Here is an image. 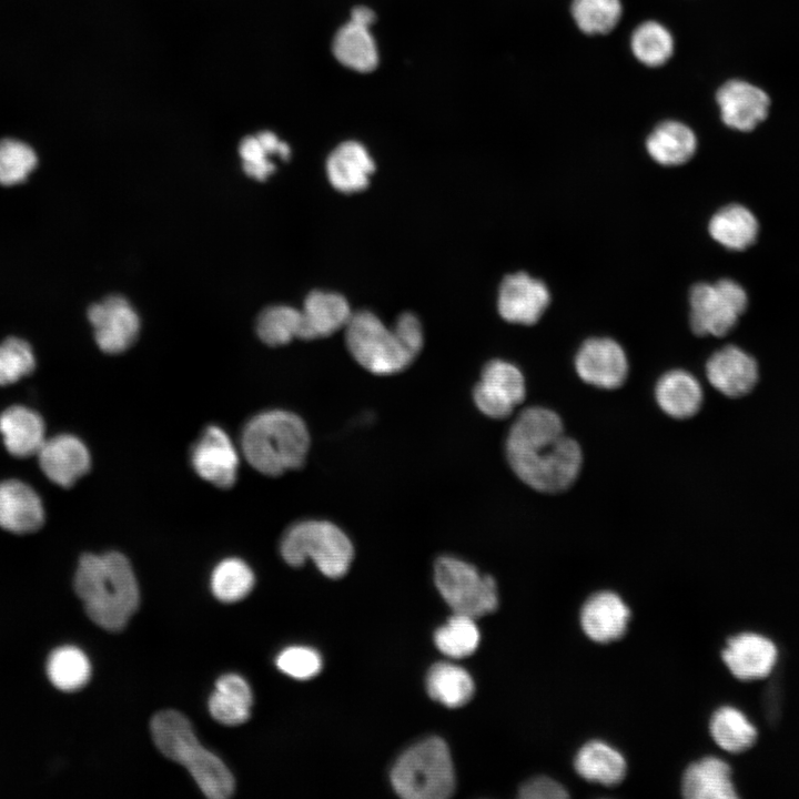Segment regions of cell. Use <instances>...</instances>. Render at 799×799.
<instances>
[{
  "mask_svg": "<svg viewBox=\"0 0 799 799\" xmlns=\"http://www.w3.org/2000/svg\"><path fill=\"white\" fill-rule=\"evenodd\" d=\"M506 457L515 475L530 488L560 493L577 479L583 452L564 432L559 415L532 406L519 413L506 438Z\"/></svg>",
  "mask_w": 799,
  "mask_h": 799,
  "instance_id": "1",
  "label": "cell"
},
{
  "mask_svg": "<svg viewBox=\"0 0 799 799\" xmlns=\"http://www.w3.org/2000/svg\"><path fill=\"white\" fill-rule=\"evenodd\" d=\"M74 589L90 619L111 631L127 625L140 601L133 569L117 552L83 555L74 575Z\"/></svg>",
  "mask_w": 799,
  "mask_h": 799,
  "instance_id": "2",
  "label": "cell"
},
{
  "mask_svg": "<svg viewBox=\"0 0 799 799\" xmlns=\"http://www.w3.org/2000/svg\"><path fill=\"white\" fill-rule=\"evenodd\" d=\"M241 447L244 457L256 471L277 476L303 465L310 448V434L299 415L271 409L246 423Z\"/></svg>",
  "mask_w": 799,
  "mask_h": 799,
  "instance_id": "3",
  "label": "cell"
},
{
  "mask_svg": "<svg viewBox=\"0 0 799 799\" xmlns=\"http://www.w3.org/2000/svg\"><path fill=\"white\" fill-rule=\"evenodd\" d=\"M151 734L158 749L183 765L202 792L211 799H225L234 790V779L223 761L198 741L188 718L175 710L153 716Z\"/></svg>",
  "mask_w": 799,
  "mask_h": 799,
  "instance_id": "4",
  "label": "cell"
},
{
  "mask_svg": "<svg viewBox=\"0 0 799 799\" xmlns=\"http://www.w3.org/2000/svg\"><path fill=\"white\" fill-rule=\"evenodd\" d=\"M394 790L406 799H444L455 790L449 750L437 737L406 750L391 773Z\"/></svg>",
  "mask_w": 799,
  "mask_h": 799,
  "instance_id": "5",
  "label": "cell"
},
{
  "mask_svg": "<svg viewBox=\"0 0 799 799\" xmlns=\"http://www.w3.org/2000/svg\"><path fill=\"white\" fill-rule=\"evenodd\" d=\"M280 552L294 567L311 558L331 578L345 575L354 556L352 542L344 530L322 519H305L290 526L282 537Z\"/></svg>",
  "mask_w": 799,
  "mask_h": 799,
  "instance_id": "6",
  "label": "cell"
},
{
  "mask_svg": "<svg viewBox=\"0 0 799 799\" xmlns=\"http://www.w3.org/2000/svg\"><path fill=\"white\" fill-rule=\"evenodd\" d=\"M345 328V343L353 358L376 375L404 371L415 355L405 345L395 327H387L367 310L352 314Z\"/></svg>",
  "mask_w": 799,
  "mask_h": 799,
  "instance_id": "7",
  "label": "cell"
},
{
  "mask_svg": "<svg viewBox=\"0 0 799 799\" xmlns=\"http://www.w3.org/2000/svg\"><path fill=\"white\" fill-rule=\"evenodd\" d=\"M434 578L438 591L455 614L474 619L497 607L495 580L462 559L451 556L438 558Z\"/></svg>",
  "mask_w": 799,
  "mask_h": 799,
  "instance_id": "8",
  "label": "cell"
},
{
  "mask_svg": "<svg viewBox=\"0 0 799 799\" xmlns=\"http://www.w3.org/2000/svg\"><path fill=\"white\" fill-rule=\"evenodd\" d=\"M747 293L737 282L722 279L698 283L689 292V322L697 335H726L747 307Z\"/></svg>",
  "mask_w": 799,
  "mask_h": 799,
  "instance_id": "9",
  "label": "cell"
},
{
  "mask_svg": "<svg viewBox=\"0 0 799 799\" xmlns=\"http://www.w3.org/2000/svg\"><path fill=\"white\" fill-rule=\"evenodd\" d=\"M526 394L520 370L504 360L489 361L482 370L481 380L473 391L476 407L492 418L508 417Z\"/></svg>",
  "mask_w": 799,
  "mask_h": 799,
  "instance_id": "10",
  "label": "cell"
},
{
  "mask_svg": "<svg viewBox=\"0 0 799 799\" xmlns=\"http://www.w3.org/2000/svg\"><path fill=\"white\" fill-rule=\"evenodd\" d=\"M94 340L104 353L118 354L130 347L140 331V318L127 299L110 295L88 310Z\"/></svg>",
  "mask_w": 799,
  "mask_h": 799,
  "instance_id": "11",
  "label": "cell"
},
{
  "mask_svg": "<svg viewBox=\"0 0 799 799\" xmlns=\"http://www.w3.org/2000/svg\"><path fill=\"white\" fill-rule=\"evenodd\" d=\"M574 364L581 381L601 390L620 387L629 370L624 348L609 337L586 340L578 348Z\"/></svg>",
  "mask_w": 799,
  "mask_h": 799,
  "instance_id": "12",
  "label": "cell"
},
{
  "mask_svg": "<svg viewBox=\"0 0 799 799\" xmlns=\"http://www.w3.org/2000/svg\"><path fill=\"white\" fill-rule=\"evenodd\" d=\"M195 473L219 488L231 487L239 471V454L229 435L219 426L206 427L192 447Z\"/></svg>",
  "mask_w": 799,
  "mask_h": 799,
  "instance_id": "13",
  "label": "cell"
},
{
  "mask_svg": "<svg viewBox=\"0 0 799 799\" xmlns=\"http://www.w3.org/2000/svg\"><path fill=\"white\" fill-rule=\"evenodd\" d=\"M549 302L546 284L525 272L506 275L498 290V313L510 323L535 324Z\"/></svg>",
  "mask_w": 799,
  "mask_h": 799,
  "instance_id": "14",
  "label": "cell"
},
{
  "mask_svg": "<svg viewBox=\"0 0 799 799\" xmlns=\"http://www.w3.org/2000/svg\"><path fill=\"white\" fill-rule=\"evenodd\" d=\"M37 454L43 474L62 487L72 486L90 469L88 447L71 434H60L45 439Z\"/></svg>",
  "mask_w": 799,
  "mask_h": 799,
  "instance_id": "15",
  "label": "cell"
},
{
  "mask_svg": "<svg viewBox=\"0 0 799 799\" xmlns=\"http://www.w3.org/2000/svg\"><path fill=\"white\" fill-rule=\"evenodd\" d=\"M709 383L729 397L748 394L758 380V366L754 357L735 345L715 352L706 363Z\"/></svg>",
  "mask_w": 799,
  "mask_h": 799,
  "instance_id": "16",
  "label": "cell"
},
{
  "mask_svg": "<svg viewBox=\"0 0 799 799\" xmlns=\"http://www.w3.org/2000/svg\"><path fill=\"white\" fill-rule=\"evenodd\" d=\"M724 123L739 131H751L763 121L769 98L759 88L741 80L726 82L717 92Z\"/></svg>",
  "mask_w": 799,
  "mask_h": 799,
  "instance_id": "17",
  "label": "cell"
},
{
  "mask_svg": "<svg viewBox=\"0 0 799 799\" xmlns=\"http://www.w3.org/2000/svg\"><path fill=\"white\" fill-rule=\"evenodd\" d=\"M777 655V648L771 640L754 633L729 638L722 650L726 666L740 680L767 677L773 669Z\"/></svg>",
  "mask_w": 799,
  "mask_h": 799,
  "instance_id": "18",
  "label": "cell"
},
{
  "mask_svg": "<svg viewBox=\"0 0 799 799\" xmlns=\"http://www.w3.org/2000/svg\"><path fill=\"white\" fill-rule=\"evenodd\" d=\"M44 522V508L36 490L18 479L0 483V526L14 534L38 530Z\"/></svg>",
  "mask_w": 799,
  "mask_h": 799,
  "instance_id": "19",
  "label": "cell"
},
{
  "mask_svg": "<svg viewBox=\"0 0 799 799\" xmlns=\"http://www.w3.org/2000/svg\"><path fill=\"white\" fill-rule=\"evenodd\" d=\"M629 617L630 610L625 601L616 593L605 590L585 601L580 625L591 640L609 643L625 634Z\"/></svg>",
  "mask_w": 799,
  "mask_h": 799,
  "instance_id": "20",
  "label": "cell"
},
{
  "mask_svg": "<svg viewBox=\"0 0 799 799\" xmlns=\"http://www.w3.org/2000/svg\"><path fill=\"white\" fill-rule=\"evenodd\" d=\"M374 170L373 159L366 148L357 141L342 142L326 160L328 181L343 193H353L365 189Z\"/></svg>",
  "mask_w": 799,
  "mask_h": 799,
  "instance_id": "21",
  "label": "cell"
},
{
  "mask_svg": "<svg viewBox=\"0 0 799 799\" xmlns=\"http://www.w3.org/2000/svg\"><path fill=\"white\" fill-rule=\"evenodd\" d=\"M44 423L33 409L14 405L0 414V434L7 451L16 457L37 454L45 441Z\"/></svg>",
  "mask_w": 799,
  "mask_h": 799,
  "instance_id": "22",
  "label": "cell"
},
{
  "mask_svg": "<svg viewBox=\"0 0 799 799\" xmlns=\"http://www.w3.org/2000/svg\"><path fill=\"white\" fill-rule=\"evenodd\" d=\"M655 398L660 409L677 419L692 417L701 407L702 388L698 380L684 370L665 373L656 383Z\"/></svg>",
  "mask_w": 799,
  "mask_h": 799,
  "instance_id": "23",
  "label": "cell"
},
{
  "mask_svg": "<svg viewBox=\"0 0 799 799\" xmlns=\"http://www.w3.org/2000/svg\"><path fill=\"white\" fill-rule=\"evenodd\" d=\"M305 340L326 337L344 328L352 311L344 296L335 292L312 291L303 305Z\"/></svg>",
  "mask_w": 799,
  "mask_h": 799,
  "instance_id": "24",
  "label": "cell"
},
{
  "mask_svg": "<svg viewBox=\"0 0 799 799\" xmlns=\"http://www.w3.org/2000/svg\"><path fill=\"white\" fill-rule=\"evenodd\" d=\"M730 767L721 759L706 757L692 762L682 777V795L689 799H732L736 791Z\"/></svg>",
  "mask_w": 799,
  "mask_h": 799,
  "instance_id": "25",
  "label": "cell"
},
{
  "mask_svg": "<svg viewBox=\"0 0 799 799\" xmlns=\"http://www.w3.org/2000/svg\"><path fill=\"white\" fill-rule=\"evenodd\" d=\"M646 149L650 158L661 165H680L692 158L697 149V139L686 124L665 121L650 132L646 140Z\"/></svg>",
  "mask_w": 799,
  "mask_h": 799,
  "instance_id": "26",
  "label": "cell"
},
{
  "mask_svg": "<svg viewBox=\"0 0 799 799\" xmlns=\"http://www.w3.org/2000/svg\"><path fill=\"white\" fill-rule=\"evenodd\" d=\"M252 701L247 682L239 675L226 674L215 684V690L209 699V710L216 721L235 726L249 719Z\"/></svg>",
  "mask_w": 799,
  "mask_h": 799,
  "instance_id": "27",
  "label": "cell"
},
{
  "mask_svg": "<svg viewBox=\"0 0 799 799\" xmlns=\"http://www.w3.org/2000/svg\"><path fill=\"white\" fill-rule=\"evenodd\" d=\"M575 769L584 779L611 786L626 775V760L614 747L600 740L585 744L575 758Z\"/></svg>",
  "mask_w": 799,
  "mask_h": 799,
  "instance_id": "28",
  "label": "cell"
},
{
  "mask_svg": "<svg viewBox=\"0 0 799 799\" xmlns=\"http://www.w3.org/2000/svg\"><path fill=\"white\" fill-rule=\"evenodd\" d=\"M711 237L729 250H745L757 239L759 226L755 215L740 204H730L710 219Z\"/></svg>",
  "mask_w": 799,
  "mask_h": 799,
  "instance_id": "29",
  "label": "cell"
},
{
  "mask_svg": "<svg viewBox=\"0 0 799 799\" xmlns=\"http://www.w3.org/2000/svg\"><path fill=\"white\" fill-rule=\"evenodd\" d=\"M368 28L350 20L336 32L333 53L338 62L360 72H368L376 67L378 54Z\"/></svg>",
  "mask_w": 799,
  "mask_h": 799,
  "instance_id": "30",
  "label": "cell"
},
{
  "mask_svg": "<svg viewBox=\"0 0 799 799\" xmlns=\"http://www.w3.org/2000/svg\"><path fill=\"white\" fill-rule=\"evenodd\" d=\"M428 695L441 704L456 708L465 705L474 694V681L463 668L439 663L434 665L427 675Z\"/></svg>",
  "mask_w": 799,
  "mask_h": 799,
  "instance_id": "31",
  "label": "cell"
},
{
  "mask_svg": "<svg viewBox=\"0 0 799 799\" xmlns=\"http://www.w3.org/2000/svg\"><path fill=\"white\" fill-rule=\"evenodd\" d=\"M256 333L271 346L284 345L294 338L305 340L303 313L289 305L267 306L257 316Z\"/></svg>",
  "mask_w": 799,
  "mask_h": 799,
  "instance_id": "32",
  "label": "cell"
},
{
  "mask_svg": "<svg viewBox=\"0 0 799 799\" xmlns=\"http://www.w3.org/2000/svg\"><path fill=\"white\" fill-rule=\"evenodd\" d=\"M710 734L716 744L726 751L741 752L750 748L757 738L756 728L736 708H719L710 719Z\"/></svg>",
  "mask_w": 799,
  "mask_h": 799,
  "instance_id": "33",
  "label": "cell"
},
{
  "mask_svg": "<svg viewBox=\"0 0 799 799\" xmlns=\"http://www.w3.org/2000/svg\"><path fill=\"white\" fill-rule=\"evenodd\" d=\"M290 153V146L270 131L246 136L240 144L244 172L259 181L265 180L275 170L269 155L277 154L281 159H287Z\"/></svg>",
  "mask_w": 799,
  "mask_h": 799,
  "instance_id": "34",
  "label": "cell"
},
{
  "mask_svg": "<svg viewBox=\"0 0 799 799\" xmlns=\"http://www.w3.org/2000/svg\"><path fill=\"white\" fill-rule=\"evenodd\" d=\"M47 674L51 684L58 689L74 691L82 688L90 679L91 666L82 650L64 646L50 655Z\"/></svg>",
  "mask_w": 799,
  "mask_h": 799,
  "instance_id": "35",
  "label": "cell"
},
{
  "mask_svg": "<svg viewBox=\"0 0 799 799\" xmlns=\"http://www.w3.org/2000/svg\"><path fill=\"white\" fill-rule=\"evenodd\" d=\"M254 575L251 568L239 558L220 562L211 575L213 595L223 603H234L244 598L253 588Z\"/></svg>",
  "mask_w": 799,
  "mask_h": 799,
  "instance_id": "36",
  "label": "cell"
},
{
  "mask_svg": "<svg viewBox=\"0 0 799 799\" xmlns=\"http://www.w3.org/2000/svg\"><path fill=\"white\" fill-rule=\"evenodd\" d=\"M631 50L644 64L658 67L671 57L674 40L664 26L656 21H646L633 32Z\"/></svg>",
  "mask_w": 799,
  "mask_h": 799,
  "instance_id": "37",
  "label": "cell"
},
{
  "mask_svg": "<svg viewBox=\"0 0 799 799\" xmlns=\"http://www.w3.org/2000/svg\"><path fill=\"white\" fill-rule=\"evenodd\" d=\"M437 648L446 656L463 658L472 655L479 643V631L474 619L455 614L434 636Z\"/></svg>",
  "mask_w": 799,
  "mask_h": 799,
  "instance_id": "38",
  "label": "cell"
},
{
  "mask_svg": "<svg viewBox=\"0 0 799 799\" xmlns=\"http://www.w3.org/2000/svg\"><path fill=\"white\" fill-rule=\"evenodd\" d=\"M620 0H574L572 14L578 28L588 34L608 33L621 17Z\"/></svg>",
  "mask_w": 799,
  "mask_h": 799,
  "instance_id": "39",
  "label": "cell"
},
{
  "mask_svg": "<svg viewBox=\"0 0 799 799\" xmlns=\"http://www.w3.org/2000/svg\"><path fill=\"white\" fill-rule=\"evenodd\" d=\"M36 165L37 155L28 144L14 139L0 141V184L23 182Z\"/></svg>",
  "mask_w": 799,
  "mask_h": 799,
  "instance_id": "40",
  "label": "cell"
},
{
  "mask_svg": "<svg viewBox=\"0 0 799 799\" xmlns=\"http://www.w3.org/2000/svg\"><path fill=\"white\" fill-rule=\"evenodd\" d=\"M34 353L28 342L9 337L0 344V385L18 382L33 372Z\"/></svg>",
  "mask_w": 799,
  "mask_h": 799,
  "instance_id": "41",
  "label": "cell"
},
{
  "mask_svg": "<svg viewBox=\"0 0 799 799\" xmlns=\"http://www.w3.org/2000/svg\"><path fill=\"white\" fill-rule=\"evenodd\" d=\"M277 668L296 679H309L320 672L321 656L307 647H289L276 658Z\"/></svg>",
  "mask_w": 799,
  "mask_h": 799,
  "instance_id": "42",
  "label": "cell"
},
{
  "mask_svg": "<svg viewBox=\"0 0 799 799\" xmlns=\"http://www.w3.org/2000/svg\"><path fill=\"white\" fill-rule=\"evenodd\" d=\"M567 796L566 789L548 777L533 778L519 790V797L524 799H563Z\"/></svg>",
  "mask_w": 799,
  "mask_h": 799,
  "instance_id": "43",
  "label": "cell"
},
{
  "mask_svg": "<svg viewBox=\"0 0 799 799\" xmlns=\"http://www.w3.org/2000/svg\"><path fill=\"white\" fill-rule=\"evenodd\" d=\"M394 327L408 350L417 356L424 343L423 328L418 318L414 314L405 312L397 317Z\"/></svg>",
  "mask_w": 799,
  "mask_h": 799,
  "instance_id": "44",
  "label": "cell"
},
{
  "mask_svg": "<svg viewBox=\"0 0 799 799\" xmlns=\"http://www.w3.org/2000/svg\"><path fill=\"white\" fill-rule=\"evenodd\" d=\"M375 19L374 12L366 7H356L353 9L351 20L362 26L370 27Z\"/></svg>",
  "mask_w": 799,
  "mask_h": 799,
  "instance_id": "45",
  "label": "cell"
}]
</instances>
